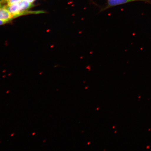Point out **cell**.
<instances>
[{
    "mask_svg": "<svg viewBox=\"0 0 151 151\" xmlns=\"http://www.w3.org/2000/svg\"><path fill=\"white\" fill-rule=\"evenodd\" d=\"M107 1H108L107 4L103 9H102L101 11H105L107 9L116 6L125 4L133 1H142L151 4V0H107Z\"/></svg>",
    "mask_w": 151,
    "mask_h": 151,
    "instance_id": "obj_1",
    "label": "cell"
},
{
    "mask_svg": "<svg viewBox=\"0 0 151 151\" xmlns=\"http://www.w3.org/2000/svg\"><path fill=\"white\" fill-rule=\"evenodd\" d=\"M5 6L0 8V20L9 22L14 18L7 10Z\"/></svg>",
    "mask_w": 151,
    "mask_h": 151,
    "instance_id": "obj_2",
    "label": "cell"
},
{
    "mask_svg": "<svg viewBox=\"0 0 151 151\" xmlns=\"http://www.w3.org/2000/svg\"><path fill=\"white\" fill-rule=\"evenodd\" d=\"M22 1V0H9L8 3L7 4H10L17 3Z\"/></svg>",
    "mask_w": 151,
    "mask_h": 151,
    "instance_id": "obj_3",
    "label": "cell"
},
{
    "mask_svg": "<svg viewBox=\"0 0 151 151\" xmlns=\"http://www.w3.org/2000/svg\"><path fill=\"white\" fill-rule=\"evenodd\" d=\"M5 3L4 0H0V8L1 7L5 6V5H4L5 4Z\"/></svg>",
    "mask_w": 151,
    "mask_h": 151,
    "instance_id": "obj_4",
    "label": "cell"
},
{
    "mask_svg": "<svg viewBox=\"0 0 151 151\" xmlns=\"http://www.w3.org/2000/svg\"><path fill=\"white\" fill-rule=\"evenodd\" d=\"M8 22L5 21L0 20V26L3 25V24H6Z\"/></svg>",
    "mask_w": 151,
    "mask_h": 151,
    "instance_id": "obj_5",
    "label": "cell"
},
{
    "mask_svg": "<svg viewBox=\"0 0 151 151\" xmlns=\"http://www.w3.org/2000/svg\"><path fill=\"white\" fill-rule=\"evenodd\" d=\"M28 1H29L30 3H33L35 1V0H28Z\"/></svg>",
    "mask_w": 151,
    "mask_h": 151,
    "instance_id": "obj_6",
    "label": "cell"
},
{
    "mask_svg": "<svg viewBox=\"0 0 151 151\" xmlns=\"http://www.w3.org/2000/svg\"><path fill=\"white\" fill-rule=\"evenodd\" d=\"M4 1H5V2L6 3H8V2L9 1V0H4Z\"/></svg>",
    "mask_w": 151,
    "mask_h": 151,
    "instance_id": "obj_7",
    "label": "cell"
},
{
    "mask_svg": "<svg viewBox=\"0 0 151 151\" xmlns=\"http://www.w3.org/2000/svg\"><path fill=\"white\" fill-rule=\"evenodd\" d=\"M14 134H12V135H11V136H13V135H14Z\"/></svg>",
    "mask_w": 151,
    "mask_h": 151,
    "instance_id": "obj_8",
    "label": "cell"
},
{
    "mask_svg": "<svg viewBox=\"0 0 151 151\" xmlns=\"http://www.w3.org/2000/svg\"><path fill=\"white\" fill-rule=\"evenodd\" d=\"M35 133H33V135H35Z\"/></svg>",
    "mask_w": 151,
    "mask_h": 151,
    "instance_id": "obj_9",
    "label": "cell"
},
{
    "mask_svg": "<svg viewBox=\"0 0 151 151\" xmlns=\"http://www.w3.org/2000/svg\"><path fill=\"white\" fill-rule=\"evenodd\" d=\"M9 91H7L6 92V93H9Z\"/></svg>",
    "mask_w": 151,
    "mask_h": 151,
    "instance_id": "obj_10",
    "label": "cell"
}]
</instances>
